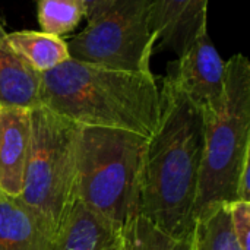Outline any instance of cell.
<instances>
[{"instance_id":"cell-1","label":"cell","mask_w":250,"mask_h":250,"mask_svg":"<svg viewBox=\"0 0 250 250\" xmlns=\"http://www.w3.org/2000/svg\"><path fill=\"white\" fill-rule=\"evenodd\" d=\"M204 152V111L167 75L158 125L142 158L138 215L173 237H190Z\"/></svg>"},{"instance_id":"cell-2","label":"cell","mask_w":250,"mask_h":250,"mask_svg":"<svg viewBox=\"0 0 250 250\" xmlns=\"http://www.w3.org/2000/svg\"><path fill=\"white\" fill-rule=\"evenodd\" d=\"M40 104L79 125L129 130L149 138L160 119L152 73L108 69L69 59L40 75Z\"/></svg>"},{"instance_id":"cell-3","label":"cell","mask_w":250,"mask_h":250,"mask_svg":"<svg viewBox=\"0 0 250 250\" xmlns=\"http://www.w3.org/2000/svg\"><path fill=\"white\" fill-rule=\"evenodd\" d=\"M146 142L148 138L129 130L79 126L76 201L125 227L138 215Z\"/></svg>"},{"instance_id":"cell-4","label":"cell","mask_w":250,"mask_h":250,"mask_svg":"<svg viewBox=\"0 0 250 250\" xmlns=\"http://www.w3.org/2000/svg\"><path fill=\"white\" fill-rule=\"evenodd\" d=\"M205 152L195 204V221L211 208L237 201L239 179L250 161V63L234 54L226 63L224 101L204 113Z\"/></svg>"},{"instance_id":"cell-5","label":"cell","mask_w":250,"mask_h":250,"mask_svg":"<svg viewBox=\"0 0 250 250\" xmlns=\"http://www.w3.org/2000/svg\"><path fill=\"white\" fill-rule=\"evenodd\" d=\"M79 125L44 105L31 108V142L19 199L53 240L76 201Z\"/></svg>"},{"instance_id":"cell-6","label":"cell","mask_w":250,"mask_h":250,"mask_svg":"<svg viewBox=\"0 0 250 250\" xmlns=\"http://www.w3.org/2000/svg\"><path fill=\"white\" fill-rule=\"evenodd\" d=\"M151 0H117L70 38V59L116 70L151 72L157 38L149 23Z\"/></svg>"},{"instance_id":"cell-7","label":"cell","mask_w":250,"mask_h":250,"mask_svg":"<svg viewBox=\"0 0 250 250\" xmlns=\"http://www.w3.org/2000/svg\"><path fill=\"white\" fill-rule=\"evenodd\" d=\"M167 72L204 113L220 111L224 101L226 63L212 44L208 28L199 32L183 56L167 66Z\"/></svg>"},{"instance_id":"cell-8","label":"cell","mask_w":250,"mask_h":250,"mask_svg":"<svg viewBox=\"0 0 250 250\" xmlns=\"http://www.w3.org/2000/svg\"><path fill=\"white\" fill-rule=\"evenodd\" d=\"M208 0H151L149 23L160 50L183 56L207 28Z\"/></svg>"},{"instance_id":"cell-9","label":"cell","mask_w":250,"mask_h":250,"mask_svg":"<svg viewBox=\"0 0 250 250\" xmlns=\"http://www.w3.org/2000/svg\"><path fill=\"white\" fill-rule=\"evenodd\" d=\"M50 250H126L125 227L75 201Z\"/></svg>"},{"instance_id":"cell-10","label":"cell","mask_w":250,"mask_h":250,"mask_svg":"<svg viewBox=\"0 0 250 250\" xmlns=\"http://www.w3.org/2000/svg\"><path fill=\"white\" fill-rule=\"evenodd\" d=\"M31 142V110L0 107V190L19 196Z\"/></svg>"},{"instance_id":"cell-11","label":"cell","mask_w":250,"mask_h":250,"mask_svg":"<svg viewBox=\"0 0 250 250\" xmlns=\"http://www.w3.org/2000/svg\"><path fill=\"white\" fill-rule=\"evenodd\" d=\"M40 73L9 45L0 25V107L34 108L40 105Z\"/></svg>"},{"instance_id":"cell-12","label":"cell","mask_w":250,"mask_h":250,"mask_svg":"<svg viewBox=\"0 0 250 250\" xmlns=\"http://www.w3.org/2000/svg\"><path fill=\"white\" fill-rule=\"evenodd\" d=\"M50 243L40 221L19 196L0 190V250H50Z\"/></svg>"},{"instance_id":"cell-13","label":"cell","mask_w":250,"mask_h":250,"mask_svg":"<svg viewBox=\"0 0 250 250\" xmlns=\"http://www.w3.org/2000/svg\"><path fill=\"white\" fill-rule=\"evenodd\" d=\"M9 45L37 73H45L70 59L67 42L62 37L42 31L6 32Z\"/></svg>"},{"instance_id":"cell-14","label":"cell","mask_w":250,"mask_h":250,"mask_svg":"<svg viewBox=\"0 0 250 250\" xmlns=\"http://www.w3.org/2000/svg\"><path fill=\"white\" fill-rule=\"evenodd\" d=\"M195 250H243L231 227L227 204L217 205L195 221Z\"/></svg>"},{"instance_id":"cell-15","label":"cell","mask_w":250,"mask_h":250,"mask_svg":"<svg viewBox=\"0 0 250 250\" xmlns=\"http://www.w3.org/2000/svg\"><path fill=\"white\" fill-rule=\"evenodd\" d=\"M126 250H195L193 234L190 237H173L142 215L133 217L125 226Z\"/></svg>"},{"instance_id":"cell-16","label":"cell","mask_w":250,"mask_h":250,"mask_svg":"<svg viewBox=\"0 0 250 250\" xmlns=\"http://www.w3.org/2000/svg\"><path fill=\"white\" fill-rule=\"evenodd\" d=\"M37 9L42 32L62 38L85 18L81 0H37Z\"/></svg>"},{"instance_id":"cell-17","label":"cell","mask_w":250,"mask_h":250,"mask_svg":"<svg viewBox=\"0 0 250 250\" xmlns=\"http://www.w3.org/2000/svg\"><path fill=\"white\" fill-rule=\"evenodd\" d=\"M231 227L236 239L243 250H250V202H229Z\"/></svg>"},{"instance_id":"cell-18","label":"cell","mask_w":250,"mask_h":250,"mask_svg":"<svg viewBox=\"0 0 250 250\" xmlns=\"http://www.w3.org/2000/svg\"><path fill=\"white\" fill-rule=\"evenodd\" d=\"M85 12L86 22L92 21L103 12H105L108 7H111L117 0H81Z\"/></svg>"}]
</instances>
